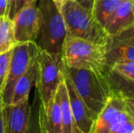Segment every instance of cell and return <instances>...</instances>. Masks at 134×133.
Here are the masks:
<instances>
[{
  "label": "cell",
  "instance_id": "obj_1",
  "mask_svg": "<svg viewBox=\"0 0 134 133\" xmlns=\"http://www.w3.org/2000/svg\"><path fill=\"white\" fill-rule=\"evenodd\" d=\"M64 69L77 93L97 118L113 93L104 72L66 66Z\"/></svg>",
  "mask_w": 134,
  "mask_h": 133
},
{
  "label": "cell",
  "instance_id": "obj_2",
  "mask_svg": "<svg viewBox=\"0 0 134 133\" xmlns=\"http://www.w3.org/2000/svg\"><path fill=\"white\" fill-rule=\"evenodd\" d=\"M39 11V28L35 44L40 50L62 56V47L67 36L60 9L53 0H37Z\"/></svg>",
  "mask_w": 134,
  "mask_h": 133
},
{
  "label": "cell",
  "instance_id": "obj_3",
  "mask_svg": "<svg viewBox=\"0 0 134 133\" xmlns=\"http://www.w3.org/2000/svg\"><path fill=\"white\" fill-rule=\"evenodd\" d=\"M67 34L96 44L107 42L108 34L94 18L91 11L87 10L75 0L65 3L60 7Z\"/></svg>",
  "mask_w": 134,
  "mask_h": 133
},
{
  "label": "cell",
  "instance_id": "obj_4",
  "mask_svg": "<svg viewBox=\"0 0 134 133\" xmlns=\"http://www.w3.org/2000/svg\"><path fill=\"white\" fill-rule=\"evenodd\" d=\"M62 59L67 67L105 72V48L67 34L62 47Z\"/></svg>",
  "mask_w": 134,
  "mask_h": 133
},
{
  "label": "cell",
  "instance_id": "obj_5",
  "mask_svg": "<svg viewBox=\"0 0 134 133\" xmlns=\"http://www.w3.org/2000/svg\"><path fill=\"white\" fill-rule=\"evenodd\" d=\"M90 133H134V115L122 95L112 93L96 118Z\"/></svg>",
  "mask_w": 134,
  "mask_h": 133
},
{
  "label": "cell",
  "instance_id": "obj_6",
  "mask_svg": "<svg viewBox=\"0 0 134 133\" xmlns=\"http://www.w3.org/2000/svg\"><path fill=\"white\" fill-rule=\"evenodd\" d=\"M37 75L35 88L43 106L54 99L59 84L64 79V62L62 56L53 55L37 48L36 57Z\"/></svg>",
  "mask_w": 134,
  "mask_h": 133
},
{
  "label": "cell",
  "instance_id": "obj_7",
  "mask_svg": "<svg viewBox=\"0 0 134 133\" xmlns=\"http://www.w3.org/2000/svg\"><path fill=\"white\" fill-rule=\"evenodd\" d=\"M37 48L34 42L18 43L12 49L9 70L1 92L4 106L9 105L16 81L29 69L36 61Z\"/></svg>",
  "mask_w": 134,
  "mask_h": 133
},
{
  "label": "cell",
  "instance_id": "obj_8",
  "mask_svg": "<svg viewBox=\"0 0 134 133\" xmlns=\"http://www.w3.org/2000/svg\"><path fill=\"white\" fill-rule=\"evenodd\" d=\"M104 48L107 68H110L119 61H134V25L109 36Z\"/></svg>",
  "mask_w": 134,
  "mask_h": 133
},
{
  "label": "cell",
  "instance_id": "obj_9",
  "mask_svg": "<svg viewBox=\"0 0 134 133\" xmlns=\"http://www.w3.org/2000/svg\"><path fill=\"white\" fill-rule=\"evenodd\" d=\"M12 21L16 44L35 42L39 28V11L37 1L22 7Z\"/></svg>",
  "mask_w": 134,
  "mask_h": 133
},
{
  "label": "cell",
  "instance_id": "obj_10",
  "mask_svg": "<svg viewBox=\"0 0 134 133\" xmlns=\"http://www.w3.org/2000/svg\"><path fill=\"white\" fill-rule=\"evenodd\" d=\"M64 81L68 89L76 133H90L95 122L96 116L90 111L80 95L77 93L70 79L66 75L65 69H64Z\"/></svg>",
  "mask_w": 134,
  "mask_h": 133
},
{
  "label": "cell",
  "instance_id": "obj_11",
  "mask_svg": "<svg viewBox=\"0 0 134 133\" xmlns=\"http://www.w3.org/2000/svg\"><path fill=\"white\" fill-rule=\"evenodd\" d=\"M30 100L4 107L5 133H26L30 114Z\"/></svg>",
  "mask_w": 134,
  "mask_h": 133
},
{
  "label": "cell",
  "instance_id": "obj_12",
  "mask_svg": "<svg viewBox=\"0 0 134 133\" xmlns=\"http://www.w3.org/2000/svg\"><path fill=\"white\" fill-rule=\"evenodd\" d=\"M134 25V0H126L105 25L108 36H112Z\"/></svg>",
  "mask_w": 134,
  "mask_h": 133
},
{
  "label": "cell",
  "instance_id": "obj_13",
  "mask_svg": "<svg viewBox=\"0 0 134 133\" xmlns=\"http://www.w3.org/2000/svg\"><path fill=\"white\" fill-rule=\"evenodd\" d=\"M39 117L46 133H62L60 110L56 97L46 107L40 100Z\"/></svg>",
  "mask_w": 134,
  "mask_h": 133
},
{
  "label": "cell",
  "instance_id": "obj_14",
  "mask_svg": "<svg viewBox=\"0 0 134 133\" xmlns=\"http://www.w3.org/2000/svg\"><path fill=\"white\" fill-rule=\"evenodd\" d=\"M37 75V61L29 67V69L16 81L11 97L10 104H19L29 100L30 91L35 87Z\"/></svg>",
  "mask_w": 134,
  "mask_h": 133
},
{
  "label": "cell",
  "instance_id": "obj_15",
  "mask_svg": "<svg viewBox=\"0 0 134 133\" xmlns=\"http://www.w3.org/2000/svg\"><path fill=\"white\" fill-rule=\"evenodd\" d=\"M55 97H56L58 106H59L62 133H76L72 112H71L70 108V103H69V94H68V89L64 79L62 80L61 83L58 86Z\"/></svg>",
  "mask_w": 134,
  "mask_h": 133
},
{
  "label": "cell",
  "instance_id": "obj_16",
  "mask_svg": "<svg viewBox=\"0 0 134 133\" xmlns=\"http://www.w3.org/2000/svg\"><path fill=\"white\" fill-rule=\"evenodd\" d=\"M125 1L126 0H95L92 14L99 25L104 28L113 14Z\"/></svg>",
  "mask_w": 134,
  "mask_h": 133
},
{
  "label": "cell",
  "instance_id": "obj_17",
  "mask_svg": "<svg viewBox=\"0 0 134 133\" xmlns=\"http://www.w3.org/2000/svg\"><path fill=\"white\" fill-rule=\"evenodd\" d=\"M113 92L119 93L125 98L134 99V81L127 79L109 68L104 72Z\"/></svg>",
  "mask_w": 134,
  "mask_h": 133
},
{
  "label": "cell",
  "instance_id": "obj_18",
  "mask_svg": "<svg viewBox=\"0 0 134 133\" xmlns=\"http://www.w3.org/2000/svg\"><path fill=\"white\" fill-rule=\"evenodd\" d=\"M16 45L13 21L8 16H0V55L11 51Z\"/></svg>",
  "mask_w": 134,
  "mask_h": 133
},
{
  "label": "cell",
  "instance_id": "obj_19",
  "mask_svg": "<svg viewBox=\"0 0 134 133\" xmlns=\"http://www.w3.org/2000/svg\"><path fill=\"white\" fill-rule=\"evenodd\" d=\"M39 106H40V99H39L38 92L35 88L34 98L30 106L29 119H28L26 133H46L41 124L40 117H39Z\"/></svg>",
  "mask_w": 134,
  "mask_h": 133
},
{
  "label": "cell",
  "instance_id": "obj_20",
  "mask_svg": "<svg viewBox=\"0 0 134 133\" xmlns=\"http://www.w3.org/2000/svg\"><path fill=\"white\" fill-rule=\"evenodd\" d=\"M109 69L115 71L121 77L134 81V61L123 60L116 62Z\"/></svg>",
  "mask_w": 134,
  "mask_h": 133
},
{
  "label": "cell",
  "instance_id": "obj_21",
  "mask_svg": "<svg viewBox=\"0 0 134 133\" xmlns=\"http://www.w3.org/2000/svg\"><path fill=\"white\" fill-rule=\"evenodd\" d=\"M11 56H12V50L0 55V94H1L7 78Z\"/></svg>",
  "mask_w": 134,
  "mask_h": 133
},
{
  "label": "cell",
  "instance_id": "obj_22",
  "mask_svg": "<svg viewBox=\"0 0 134 133\" xmlns=\"http://www.w3.org/2000/svg\"><path fill=\"white\" fill-rule=\"evenodd\" d=\"M19 0H8V7H7V16L11 20L16 16V8Z\"/></svg>",
  "mask_w": 134,
  "mask_h": 133
},
{
  "label": "cell",
  "instance_id": "obj_23",
  "mask_svg": "<svg viewBox=\"0 0 134 133\" xmlns=\"http://www.w3.org/2000/svg\"><path fill=\"white\" fill-rule=\"evenodd\" d=\"M79 5H80L81 7H83L84 8H86L87 10L91 11L93 10L94 3H95V0H75Z\"/></svg>",
  "mask_w": 134,
  "mask_h": 133
},
{
  "label": "cell",
  "instance_id": "obj_24",
  "mask_svg": "<svg viewBox=\"0 0 134 133\" xmlns=\"http://www.w3.org/2000/svg\"><path fill=\"white\" fill-rule=\"evenodd\" d=\"M4 104L0 94V133H5V118H4Z\"/></svg>",
  "mask_w": 134,
  "mask_h": 133
},
{
  "label": "cell",
  "instance_id": "obj_25",
  "mask_svg": "<svg viewBox=\"0 0 134 133\" xmlns=\"http://www.w3.org/2000/svg\"><path fill=\"white\" fill-rule=\"evenodd\" d=\"M8 0H0V16H7Z\"/></svg>",
  "mask_w": 134,
  "mask_h": 133
},
{
  "label": "cell",
  "instance_id": "obj_26",
  "mask_svg": "<svg viewBox=\"0 0 134 133\" xmlns=\"http://www.w3.org/2000/svg\"><path fill=\"white\" fill-rule=\"evenodd\" d=\"M36 1H37V0H19L16 8V14L22 8V7H26V5H29V4H31V3H34V2H36Z\"/></svg>",
  "mask_w": 134,
  "mask_h": 133
},
{
  "label": "cell",
  "instance_id": "obj_27",
  "mask_svg": "<svg viewBox=\"0 0 134 133\" xmlns=\"http://www.w3.org/2000/svg\"><path fill=\"white\" fill-rule=\"evenodd\" d=\"M124 99H125V101H126V103H127L129 108L131 109V113H132L133 115H134V99L125 98V97H124Z\"/></svg>",
  "mask_w": 134,
  "mask_h": 133
},
{
  "label": "cell",
  "instance_id": "obj_28",
  "mask_svg": "<svg viewBox=\"0 0 134 133\" xmlns=\"http://www.w3.org/2000/svg\"><path fill=\"white\" fill-rule=\"evenodd\" d=\"M53 1H54V3L56 4L57 7L60 9V7H61L64 4L67 3V2H69V1H72V0H53Z\"/></svg>",
  "mask_w": 134,
  "mask_h": 133
}]
</instances>
